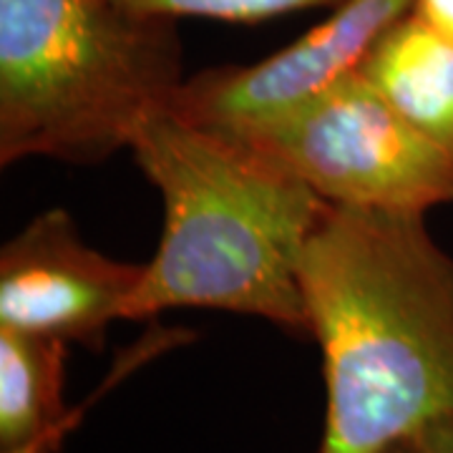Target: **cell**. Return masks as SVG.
<instances>
[{
    "label": "cell",
    "instance_id": "13",
    "mask_svg": "<svg viewBox=\"0 0 453 453\" xmlns=\"http://www.w3.org/2000/svg\"><path fill=\"white\" fill-rule=\"evenodd\" d=\"M0 453H53L46 441H41V438H33L31 443H26V446H18V449H11V451H0Z\"/></svg>",
    "mask_w": 453,
    "mask_h": 453
},
{
    "label": "cell",
    "instance_id": "7",
    "mask_svg": "<svg viewBox=\"0 0 453 453\" xmlns=\"http://www.w3.org/2000/svg\"><path fill=\"white\" fill-rule=\"evenodd\" d=\"M357 73L453 159V41L413 8L372 43Z\"/></svg>",
    "mask_w": 453,
    "mask_h": 453
},
{
    "label": "cell",
    "instance_id": "3",
    "mask_svg": "<svg viewBox=\"0 0 453 453\" xmlns=\"http://www.w3.org/2000/svg\"><path fill=\"white\" fill-rule=\"evenodd\" d=\"M181 81L177 20L116 0H0V164L106 162Z\"/></svg>",
    "mask_w": 453,
    "mask_h": 453
},
{
    "label": "cell",
    "instance_id": "11",
    "mask_svg": "<svg viewBox=\"0 0 453 453\" xmlns=\"http://www.w3.org/2000/svg\"><path fill=\"white\" fill-rule=\"evenodd\" d=\"M421 453H453V418H441L416 434Z\"/></svg>",
    "mask_w": 453,
    "mask_h": 453
},
{
    "label": "cell",
    "instance_id": "5",
    "mask_svg": "<svg viewBox=\"0 0 453 453\" xmlns=\"http://www.w3.org/2000/svg\"><path fill=\"white\" fill-rule=\"evenodd\" d=\"M413 0H342L320 26L250 65L207 68L181 81L169 111L225 136L303 109L363 65L372 43Z\"/></svg>",
    "mask_w": 453,
    "mask_h": 453
},
{
    "label": "cell",
    "instance_id": "2",
    "mask_svg": "<svg viewBox=\"0 0 453 453\" xmlns=\"http://www.w3.org/2000/svg\"><path fill=\"white\" fill-rule=\"evenodd\" d=\"M129 151L162 195L164 232L127 320L207 308L310 335L300 259L323 196L252 146L169 109L146 119Z\"/></svg>",
    "mask_w": 453,
    "mask_h": 453
},
{
    "label": "cell",
    "instance_id": "4",
    "mask_svg": "<svg viewBox=\"0 0 453 453\" xmlns=\"http://www.w3.org/2000/svg\"><path fill=\"white\" fill-rule=\"evenodd\" d=\"M229 139L285 166L330 204L418 214L453 204L451 157L357 71L303 109Z\"/></svg>",
    "mask_w": 453,
    "mask_h": 453
},
{
    "label": "cell",
    "instance_id": "12",
    "mask_svg": "<svg viewBox=\"0 0 453 453\" xmlns=\"http://www.w3.org/2000/svg\"><path fill=\"white\" fill-rule=\"evenodd\" d=\"M375 453H421V446H418V438H403V441H395V443H388L383 446L380 451Z\"/></svg>",
    "mask_w": 453,
    "mask_h": 453
},
{
    "label": "cell",
    "instance_id": "1",
    "mask_svg": "<svg viewBox=\"0 0 453 453\" xmlns=\"http://www.w3.org/2000/svg\"><path fill=\"white\" fill-rule=\"evenodd\" d=\"M327 390L320 453L453 418V257L418 211L325 204L300 259Z\"/></svg>",
    "mask_w": 453,
    "mask_h": 453
},
{
    "label": "cell",
    "instance_id": "8",
    "mask_svg": "<svg viewBox=\"0 0 453 453\" xmlns=\"http://www.w3.org/2000/svg\"><path fill=\"white\" fill-rule=\"evenodd\" d=\"M68 342L0 325V451L26 446L68 413Z\"/></svg>",
    "mask_w": 453,
    "mask_h": 453
},
{
    "label": "cell",
    "instance_id": "6",
    "mask_svg": "<svg viewBox=\"0 0 453 453\" xmlns=\"http://www.w3.org/2000/svg\"><path fill=\"white\" fill-rule=\"evenodd\" d=\"M144 270L88 247L61 207L41 211L0 250V325L101 353Z\"/></svg>",
    "mask_w": 453,
    "mask_h": 453
},
{
    "label": "cell",
    "instance_id": "9",
    "mask_svg": "<svg viewBox=\"0 0 453 453\" xmlns=\"http://www.w3.org/2000/svg\"><path fill=\"white\" fill-rule=\"evenodd\" d=\"M134 13L154 18H210L225 23H262L270 18L310 11L338 8L342 0H116Z\"/></svg>",
    "mask_w": 453,
    "mask_h": 453
},
{
    "label": "cell",
    "instance_id": "10",
    "mask_svg": "<svg viewBox=\"0 0 453 453\" xmlns=\"http://www.w3.org/2000/svg\"><path fill=\"white\" fill-rule=\"evenodd\" d=\"M413 13L453 41V0H413Z\"/></svg>",
    "mask_w": 453,
    "mask_h": 453
}]
</instances>
